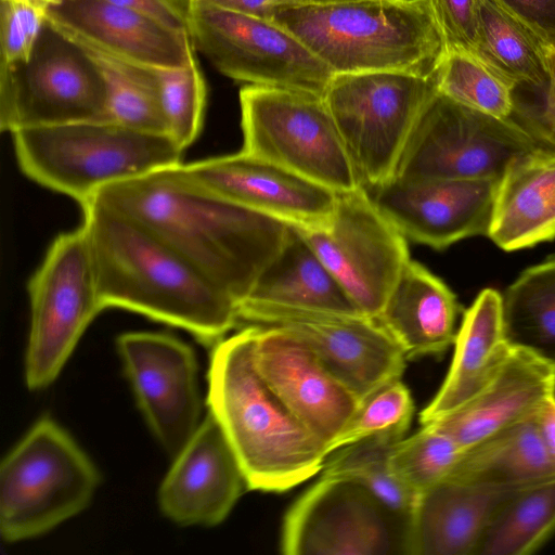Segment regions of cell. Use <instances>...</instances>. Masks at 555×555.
I'll return each instance as SVG.
<instances>
[{
  "instance_id": "d590c367",
  "label": "cell",
  "mask_w": 555,
  "mask_h": 555,
  "mask_svg": "<svg viewBox=\"0 0 555 555\" xmlns=\"http://www.w3.org/2000/svg\"><path fill=\"white\" fill-rule=\"evenodd\" d=\"M168 134L182 147L190 146L201 133L206 106V82L193 59L180 68H156Z\"/></svg>"
},
{
  "instance_id": "e0dca14e",
  "label": "cell",
  "mask_w": 555,
  "mask_h": 555,
  "mask_svg": "<svg viewBox=\"0 0 555 555\" xmlns=\"http://www.w3.org/2000/svg\"><path fill=\"white\" fill-rule=\"evenodd\" d=\"M499 180L392 178L364 189L405 238L443 249L488 234Z\"/></svg>"
},
{
  "instance_id": "e575fe53",
  "label": "cell",
  "mask_w": 555,
  "mask_h": 555,
  "mask_svg": "<svg viewBox=\"0 0 555 555\" xmlns=\"http://www.w3.org/2000/svg\"><path fill=\"white\" fill-rule=\"evenodd\" d=\"M464 450L430 425L397 441L390 463L401 481L417 496L450 476Z\"/></svg>"
},
{
  "instance_id": "4316f807",
  "label": "cell",
  "mask_w": 555,
  "mask_h": 555,
  "mask_svg": "<svg viewBox=\"0 0 555 555\" xmlns=\"http://www.w3.org/2000/svg\"><path fill=\"white\" fill-rule=\"evenodd\" d=\"M448 478L499 491H520L555 480V462L534 416L465 450Z\"/></svg>"
},
{
  "instance_id": "4dcf8cb0",
  "label": "cell",
  "mask_w": 555,
  "mask_h": 555,
  "mask_svg": "<svg viewBox=\"0 0 555 555\" xmlns=\"http://www.w3.org/2000/svg\"><path fill=\"white\" fill-rule=\"evenodd\" d=\"M77 42L91 55L106 81V121L144 132L168 134L156 68L126 61Z\"/></svg>"
},
{
  "instance_id": "9c48e42d",
  "label": "cell",
  "mask_w": 555,
  "mask_h": 555,
  "mask_svg": "<svg viewBox=\"0 0 555 555\" xmlns=\"http://www.w3.org/2000/svg\"><path fill=\"white\" fill-rule=\"evenodd\" d=\"M243 151L336 193L362 186L325 105L313 93L245 85L240 91Z\"/></svg>"
},
{
  "instance_id": "8fae6325",
  "label": "cell",
  "mask_w": 555,
  "mask_h": 555,
  "mask_svg": "<svg viewBox=\"0 0 555 555\" xmlns=\"http://www.w3.org/2000/svg\"><path fill=\"white\" fill-rule=\"evenodd\" d=\"M30 331L25 359L29 389L50 385L103 309L82 225L57 235L28 283Z\"/></svg>"
},
{
  "instance_id": "5b68a950",
  "label": "cell",
  "mask_w": 555,
  "mask_h": 555,
  "mask_svg": "<svg viewBox=\"0 0 555 555\" xmlns=\"http://www.w3.org/2000/svg\"><path fill=\"white\" fill-rule=\"evenodd\" d=\"M25 176L80 206L104 186L182 164L184 149L167 133L109 121H80L11 133Z\"/></svg>"
},
{
  "instance_id": "f35d334b",
  "label": "cell",
  "mask_w": 555,
  "mask_h": 555,
  "mask_svg": "<svg viewBox=\"0 0 555 555\" xmlns=\"http://www.w3.org/2000/svg\"><path fill=\"white\" fill-rule=\"evenodd\" d=\"M447 50L475 54L479 0H424Z\"/></svg>"
},
{
  "instance_id": "6da1fadb",
  "label": "cell",
  "mask_w": 555,
  "mask_h": 555,
  "mask_svg": "<svg viewBox=\"0 0 555 555\" xmlns=\"http://www.w3.org/2000/svg\"><path fill=\"white\" fill-rule=\"evenodd\" d=\"M92 199L151 228L237 305L292 229L203 188L186 177L182 164L108 184Z\"/></svg>"
},
{
  "instance_id": "ac0fdd59",
  "label": "cell",
  "mask_w": 555,
  "mask_h": 555,
  "mask_svg": "<svg viewBox=\"0 0 555 555\" xmlns=\"http://www.w3.org/2000/svg\"><path fill=\"white\" fill-rule=\"evenodd\" d=\"M182 170L212 193L302 231L326 228L334 216L338 193L243 151Z\"/></svg>"
},
{
  "instance_id": "7bdbcfd3",
  "label": "cell",
  "mask_w": 555,
  "mask_h": 555,
  "mask_svg": "<svg viewBox=\"0 0 555 555\" xmlns=\"http://www.w3.org/2000/svg\"><path fill=\"white\" fill-rule=\"evenodd\" d=\"M236 13L272 20L280 0H194ZM193 1V2H194Z\"/></svg>"
},
{
  "instance_id": "3957f363",
  "label": "cell",
  "mask_w": 555,
  "mask_h": 555,
  "mask_svg": "<svg viewBox=\"0 0 555 555\" xmlns=\"http://www.w3.org/2000/svg\"><path fill=\"white\" fill-rule=\"evenodd\" d=\"M257 332L249 324L214 345L207 405L242 466L247 489L283 492L320 474L327 454L259 373Z\"/></svg>"
},
{
  "instance_id": "b9f144b4",
  "label": "cell",
  "mask_w": 555,
  "mask_h": 555,
  "mask_svg": "<svg viewBox=\"0 0 555 555\" xmlns=\"http://www.w3.org/2000/svg\"><path fill=\"white\" fill-rule=\"evenodd\" d=\"M541 145L555 149V103L545 99L541 107H524L516 103L512 116Z\"/></svg>"
},
{
  "instance_id": "2e32d148",
  "label": "cell",
  "mask_w": 555,
  "mask_h": 555,
  "mask_svg": "<svg viewBox=\"0 0 555 555\" xmlns=\"http://www.w3.org/2000/svg\"><path fill=\"white\" fill-rule=\"evenodd\" d=\"M117 349L138 405L151 430L177 455L198 426L197 362L185 343L152 332H130Z\"/></svg>"
},
{
  "instance_id": "9a60e30c",
  "label": "cell",
  "mask_w": 555,
  "mask_h": 555,
  "mask_svg": "<svg viewBox=\"0 0 555 555\" xmlns=\"http://www.w3.org/2000/svg\"><path fill=\"white\" fill-rule=\"evenodd\" d=\"M241 322L278 327L306 343L362 403L387 384L402 379V349L374 318L244 300Z\"/></svg>"
},
{
  "instance_id": "f1b7e54d",
  "label": "cell",
  "mask_w": 555,
  "mask_h": 555,
  "mask_svg": "<svg viewBox=\"0 0 555 555\" xmlns=\"http://www.w3.org/2000/svg\"><path fill=\"white\" fill-rule=\"evenodd\" d=\"M502 298L507 344L555 366V256L526 269Z\"/></svg>"
},
{
  "instance_id": "f6af8a7d",
  "label": "cell",
  "mask_w": 555,
  "mask_h": 555,
  "mask_svg": "<svg viewBox=\"0 0 555 555\" xmlns=\"http://www.w3.org/2000/svg\"><path fill=\"white\" fill-rule=\"evenodd\" d=\"M546 59L548 67V85L545 89V99L555 103V49L547 50Z\"/></svg>"
},
{
  "instance_id": "cb8c5ba5",
  "label": "cell",
  "mask_w": 555,
  "mask_h": 555,
  "mask_svg": "<svg viewBox=\"0 0 555 555\" xmlns=\"http://www.w3.org/2000/svg\"><path fill=\"white\" fill-rule=\"evenodd\" d=\"M487 236L505 251L555 238V149L539 145L508 163Z\"/></svg>"
},
{
  "instance_id": "1f68e13d",
  "label": "cell",
  "mask_w": 555,
  "mask_h": 555,
  "mask_svg": "<svg viewBox=\"0 0 555 555\" xmlns=\"http://www.w3.org/2000/svg\"><path fill=\"white\" fill-rule=\"evenodd\" d=\"M555 531V480L517 491L491 518L475 555H527Z\"/></svg>"
},
{
  "instance_id": "d6a6232c",
  "label": "cell",
  "mask_w": 555,
  "mask_h": 555,
  "mask_svg": "<svg viewBox=\"0 0 555 555\" xmlns=\"http://www.w3.org/2000/svg\"><path fill=\"white\" fill-rule=\"evenodd\" d=\"M400 439L378 435L344 446L326 456L320 476L361 485L408 522L417 496L401 481L390 463L391 449Z\"/></svg>"
},
{
  "instance_id": "52a82bcc",
  "label": "cell",
  "mask_w": 555,
  "mask_h": 555,
  "mask_svg": "<svg viewBox=\"0 0 555 555\" xmlns=\"http://www.w3.org/2000/svg\"><path fill=\"white\" fill-rule=\"evenodd\" d=\"M108 92L94 60L49 18L29 54L0 64V129L106 121Z\"/></svg>"
},
{
  "instance_id": "7402d4cb",
  "label": "cell",
  "mask_w": 555,
  "mask_h": 555,
  "mask_svg": "<svg viewBox=\"0 0 555 555\" xmlns=\"http://www.w3.org/2000/svg\"><path fill=\"white\" fill-rule=\"evenodd\" d=\"M555 396V366L519 349L511 351L494 378L454 412L424 424L451 437L464 451L534 417Z\"/></svg>"
},
{
  "instance_id": "ee69618b",
  "label": "cell",
  "mask_w": 555,
  "mask_h": 555,
  "mask_svg": "<svg viewBox=\"0 0 555 555\" xmlns=\"http://www.w3.org/2000/svg\"><path fill=\"white\" fill-rule=\"evenodd\" d=\"M535 423L543 443L555 462V396L540 408L535 415Z\"/></svg>"
},
{
  "instance_id": "44dd1931",
  "label": "cell",
  "mask_w": 555,
  "mask_h": 555,
  "mask_svg": "<svg viewBox=\"0 0 555 555\" xmlns=\"http://www.w3.org/2000/svg\"><path fill=\"white\" fill-rule=\"evenodd\" d=\"M48 18L77 41L143 66L180 68L196 57L190 34L106 0H59Z\"/></svg>"
},
{
  "instance_id": "4fadbf2b",
  "label": "cell",
  "mask_w": 555,
  "mask_h": 555,
  "mask_svg": "<svg viewBox=\"0 0 555 555\" xmlns=\"http://www.w3.org/2000/svg\"><path fill=\"white\" fill-rule=\"evenodd\" d=\"M357 309L376 319L410 261L405 236L378 209L366 190L338 193L323 229H297Z\"/></svg>"
},
{
  "instance_id": "7dc6e473",
  "label": "cell",
  "mask_w": 555,
  "mask_h": 555,
  "mask_svg": "<svg viewBox=\"0 0 555 555\" xmlns=\"http://www.w3.org/2000/svg\"><path fill=\"white\" fill-rule=\"evenodd\" d=\"M193 1H194V0H185V2H186L188 4H190V3H191V2H193Z\"/></svg>"
},
{
  "instance_id": "f546056e",
  "label": "cell",
  "mask_w": 555,
  "mask_h": 555,
  "mask_svg": "<svg viewBox=\"0 0 555 555\" xmlns=\"http://www.w3.org/2000/svg\"><path fill=\"white\" fill-rule=\"evenodd\" d=\"M547 49L490 0L478 2L475 56L518 86L546 89Z\"/></svg>"
},
{
  "instance_id": "60d3db41",
  "label": "cell",
  "mask_w": 555,
  "mask_h": 555,
  "mask_svg": "<svg viewBox=\"0 0 555 555\" xmlns=\"http://www.w3.org/2000/svg\"><path fill=\"white\" fill-rule=\"evenodd\" d=\"M144 14L169 28L189 33V4L185 0H106Z\"/></svg>"
},
{
  "instance_id": "83f0119b",
  "label": "cell",
  "mask_w": 555,
  "mask_h": 555,
  "mask_svg": "<svg viewBox=\"0 0 555 555\" xmlns=\"http://www.w3.org/2000/svg\"><path fill=\"white\" fill-rule=\"evenodd\" d=\"M244 300L362 314L294 227L280 254L260 274Z\"/></svg>"
},
{
  "instance_id": "74e56055",
  "label": "cell",
  "mask_w": 555,
  "mask_h": 555,
  "mask_svg": "<svg viewBox=\"0 0 555 555\" xmlns=\"http://www.w3.org/2000/svg\"><path fill=\"white\" fill-rule=\"evenodd\" d=\"M59 0H0V64L25 59Z\"/></svg>"
},
{
  "instance_id": "8992f818",
  "label": "cell",
  "mask_w": 555,
  "mask_h": 555,
  "mask_svg": "<svg viewBox=\"0 0 555 555\" xmlns=\"http://www.w3.org/2000/svg\"><path fill=\"white\" fill-rule=\"evenodd\" d=\"M100 475L70 435L40 418L0 467V532L13 543L41 535L83 511Z\"/></svg>"
},
{
  "instance_id": "277c9868",
  "label": "cell",
  "mask_w": 555,
  "mask_h": 555,
  "mask_svg": "<svg viewBox=\"0 0 555 555\" xmlns=\"http://www.w3.org/2000/svg\"><path fill=\"white\" fill-rule=\"evenodd\" d=\"M272 21L334 74L397 70L429 77L447 52L424 0L280 4Z\"/></svg>"
},
{
  "instance_id": "7a4b0ae2",
  "label": "cell",
  "mask_w": 555,
  "mask_h": 555,
  "mask_svg": "<svg viewBox=\"0 0 555 555\" xmlns=\"http://www.w3.org/2000/svg\"><path fill=\"white\" fill-rule=\"evenodd\" d=\"M81 208L102 309L141 313L212 346L241 323L237 302L151 228L95 199Z\"/></svg>"
},
{
  "instance_id": "7c38bea8",
  "label": "cell",
  "mask_w": 555,
  "mask_h": 555,
  "mask_svg": "<svg viewBox=\"0 0 555 555\" xmlns=\"http://www.w3.org/2000/svg\"><path fill=\"white\" fill-rule=\"evenodd\" d=\"M189 26L195 50L236 81L323 96L334 76L294 34L272 20L194 1L189 4Z\"/></svg>"
},
{
  "instance_id": "bcb514c9",
  "label": "cell",
  "mask_w": 555,
  "mask_h": 555,
  "mask_svg": "<svg viewBox=\"0 0 555 555\" xmlns=\"http://www.w3.org/2000/svg\"><path fill=\"white\" fill-rule=\"evenodd\" d=\"M343 1H349V0H280V4L312 5V4H328V3H336V2H343Z\"/></svg>"
},
{
  "instance_id": "d6986e66",
  "label": "cell",
  "mask_w": 555,
  "mask_h": 555,
  "mask_svg": "<svg viewBox=\"0 0 555 555\" xmlns=\"http://www.w3.org/2000/svg\"><path fill=\"white\" fill-rule=\"evenodd\" d=\"M257 326L259 373L326 451L361 405L360 400L301 339L278 327Z\"/></svg>"
},
{
  "instance_id": "836d02e7",
  "label": "cell",
  "mask_w": 555,
  "mask_h": 555,
  "mask_svg": "<svg viewBox=\"0 0 555 555\" xmlns=\"http://www.w3.org/2000/svg\"><path fill=\"white\" fill-rule=\"evenodd\" d=\"M437 90L453 101L498 118H511L517 87L475 55L447 50L436 73Z\"/></svg>"
},
{
  "instance_id": "603a6c76",
  "label": "cell",
  "mask_w": 555,
  "mask_h": 555,
  "mask_svg": "<svg viewBox=\"0 0 555 555\" xmlns=\"http://www.w3.org/2000/svg\"><path fill=\"white\" fill-rule=\"evenodd\" d=\"M516 492L446 478L417 495L405 555H475L491 518Z\"/></svg>"
},
{
  "instance_id": "ab89813d",
  "label": "cell",
  "mask_w": 555,
  "mask_h": 555,
  "mask_svg": "<svg viewBox=\"0 0 555 555\" xmlns=\"http://www.w3.org/2000/svg\"><path fill=\"white\" fill-rule=\"evenodd\" d=\"M532 34L547 50L555 49V0H490Z\"/></svg>"
},
{
  "instance_id": "ba28073f",
  "label": "cell",
  "mask_w": 555,
  "mask_h": 555,
  "mask_svg": "<svg viewBox=\"0 0 555 555\" xmlns=\"http://www.w3.org/2000/svg\"><path fill=\"white\" fill-rule=\"evenodd\" d=\"M436 73L425 77L378 70L332 77L322 98L363 188L395 177L416 121L437 90Z\"/></svg>"
},
{
  "instance_id": "484cf974",
  "label": "cell",
  "mask_w": 555,
  "mask_h": 555,
  "mask_svg": "<svg viewBox=\"0 0 555 555\" xmlns=\"http://www.w3.org/2000/svg\"><path fill=\"white\" fill-rule=\"evenodd\" d=\"M459 311L453 292L410 259L376 320L409 361L448 350L455 340Z\"/></svg>"
},
{
  "instance_id": "ffe728a7",
  "label": "cell",
  "mask_w": 555,
  "mask_h": 555,
  "mask_svg": "<svg viewBox=\"0 0 555 555\" xmlns=\"http://www.w3.org/2000/svg\"><path fill=\"white\" fill-rule=\"evenodd\" d=\"M247 488L242 466L215 416L208 411L175 455L158 491L163 514L180 526L222 522Z\"/></svg>"
},
{
  "instance_id": "30bf717a",
  "label": "cell",
  "mask_w": 555,
  "mask_h": 555,
  "mask_svg": "<svg viewBox=\"0 0 555 555\" xmlns=\"http://www.w3.org/2000/svg\"><path fill=\"white\" fill-rule=\"evenodd\" d=\"M539 145L513 117L488 115L436 90L416 121L393 178L500 179L513 158Z\"/></svg>"
},
{
  "instance_id": "d4e9b609",
  "label": "cell",
  "mask_w": 555,
  "mask_h": 555,
  "mask_svg": "<svg viewBox=\"0 0 555 555\" xmlns=\"http://www.w3.org/2000/svg\"><path fill=\"white\" fill-rule=\"evenodd\" d=\"M502 306V295L485 288L464 312L450 369L435 397L420 413L422 425L460 409L498 374L512 348L504 336Z\"/></svg>"
},
{
  "instance_id": "5bb4252c",
  "label": "cell",
  "mask_w": 555,
  "mask_h": 555,
  "mask_svg": "<svg viewBox=\"0 0 555 555\" xmlns=\"http://www.w3.org/2000/svg\"><path fill=\"white\" fill-rule=\"evenodd\" d=\"M408 522L361 485L321 477L286 511L285 555L404 554Z\"/></svg>"
},
{
  "instance_id": "8d00e7d4",
  "label": "cell",
  "mask_w": 555,
  "mask_h": 555,
  "mask_svg": "<svg viewBox=\"0 0 555 555\" xmlns=\"http://www.w3.org/2000/svg\"><path fill=\"white\" fill-rule=\"evenodd\" d=\"M415 411L408 386L398 379L378 389L364 400L345 428L328 444L327 455L333 451L359 440L392 435L405 437Z\"/></svg>"
}]
</instances>
